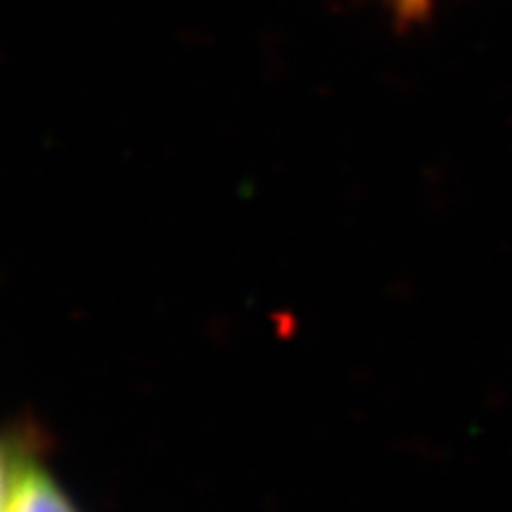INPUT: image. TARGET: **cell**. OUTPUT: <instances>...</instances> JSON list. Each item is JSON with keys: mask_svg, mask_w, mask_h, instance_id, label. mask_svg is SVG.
Instances as JSON below:
<instances>
[{"mask_svg": "<svg viewBox=\"0 0 512 512\" xmlns=\"http://www.w3.org/2000/svg\"><path fill=\"white\" fill-rule=\"evenodd\" d=\"M0 505L3 512H81L41 463L34 439L27 434H10L5 439Z\"/></svg>", "mask_w": 512, "mask_h": 512, "instance_id": "1", "label": "cell"}, {"mask_svg": "<svg viewBox=\"0 0 512 512\" xmlns=\"http://www.w3.org/2000/svg\"><path fill=\"white\" fill-rule=\"evenodd\" d=\"M382 3L403 29L427 22L434 12V0H382Z\"/></svg>", "mask_w": 512, "mask_h": 512, "instance_id": "2", "label": "cell"}]
</instances>
